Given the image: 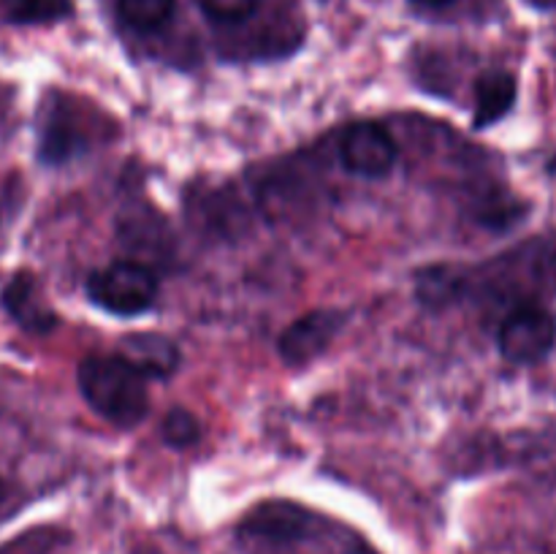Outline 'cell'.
Segmentation results:
<instances>
[{
  "label": "cell",
  "instance_id": "obj_1",
  "mask_svg": "<svg viewBox=\"0 0 556 554\" xmlns=\"http://www.w3.org/2000/svg\"><path fill=\"white\" fill-rule=\"evenodd\" d=\"M76 380L87 405L114 427L130 429L147 416V378L119 353L87 356L76 369Z\"/></svg>",
  "mask_w": 556,
  "mask_h": 554
},
{
  "label": "cell",
  "instance_id": "obj_2",
  "mask_svg": "<svg viewBox=\"0 0 556 554\" xmlns=\"http://www.w3.org/2000/svg\"><path fill=\"white\" fill-rule=\"evenodd\" d=\"M87 297L114 315H139L155 304L157 277L136 261H117L87 277Z\"/></svg>",
  "mask_w": 556,
  "mask_h": 554
},
{
  "label": "cell",
  "instance_id": "obj_3",
  "mask_svg": "<svg viewBox=\"0 0 556 554\" xmlns=\"http://www.w3.org/2000/svg\"><path fill=\"white\" fill-rule=\"evenodd\" d=\"M556 320L546 307L525 304L503 320L497 335L500 353L514 364H538L552 353Z\"/></svg>",
  "mask_w": 556,
  "mask_h": 554
},
{
  "label": "cell",
  "instance_id": "obj_4",
  "mask_svg": "<svg viewBox=\"0 0 556 554\" xmlns=\"http://www.w3.org/2000/svg\"><path fill=\"white\" fill-rule=\"evenodd\" d=\"M348 315L342 310H313V313L302 315L293 320L277 340V351H280L286 364H307L318 358L326 348L331 345L340 329L345 326Z\"/></svg>",
  "mask_w": 556,
  "mask_h": 554
},
{
  "label": "cell",
  "instance_id": "obj_5",
  "mask_svg": "<svg viewBox=\"0 0 556 554\" xmlns=\"http://www.w3.org/2000/svg\"><path fill=\"white\" fill-rule=\"evenodd\" d=\"M342 163L358 177L378 179L394 168L396 144L380 125L356 123L345 130L340 144Z\"/></svg>",
  "mask_w": 556,
  "mask_h": 554
},
{
  "label": "cell",
  "instance_id": "obj_6",
  "mask_svg": "<svg viewBox=\"0 0 556 554\" xmlns=\"http://www.w3.org/2000/svg\"><path fill=\"white\" fill-rule=\"evenodd\" d=\"M125 362L134 364L144 378H168L179 364V351L168 337L155 331H139L119 340L117 348Z\"/></svg>",
  "mask_w": 556,
  "mask_h": 554
},
{
  "label": "cell",
  "instance_id": "obj_7",
  "mask_svg": "<svg viewBox=\"0 0 556 554\" xmlns=\"http://www.w3.org/2000/svg\"><path fill=\"white\" fill-rule=\"evenodd\" d=\"M516 92V76L508 71H483L476 79V114H472V128L483 130L489 125L500 123L505 114L514 109Z\"/></svg>",
  "mask_w": 556,
  "mask_h": 554
},
{
  "label": "cell",
  "instance_id": "obj_8",
  "mask_svg": "<svg viewBox=\"0 0 556 554\" xmlns=\"http://www.w3.org/2000/svg\"><path fill=\"white\" fill-rule=\"evenodd\" d=\"M3 304L5 310L14 315L16 324L36 331V335L52 331L54 326H58V315H54L47 304L38 302V286L30 275H16L14 280L5 286Z\"/></svg>",
  "mask_w": 556,
  "mask_h": 554
},
{
  "label": "cell",
  "instance_id": "obj_9",
  "mask_svg": "<svg viewBox=\"0 0 556 554\" xmlns=\"http://www.w3.org/2000/svg\"><path fill=\"white\" fill-rule=\"evenodd\" d=\"M465 288V277L459 275V269L443 264V266H427V269L418 272L416 277V293L421 299L424 307L440 310L445 304L456 302Z\"/></svg>",
  "mask_w": 556,
  "mask_h": 554
},
{
  "label": "cell",
  "instance_id": "obj_10",
  "mask_svg": "<svg viewBox=\"0 0 556 554\" xmlns=\"http://www.w3.org/2000/svg\"><path fill=\"white\" fill-rule=\"evenodd\" d=\"M74 14L71 0H3V16L14 25H49Z\"/></svg>",
  "mask_w": 556,
  "mask_h": 554
},
{
  "label": "cell",
  "instance_id": "obj_11",
  "mask_svg": "<svg viewBox=\"0 0 556 554\" xmlns=\"http://www.w3.org/2000/svg\"><path fill=\"white\" fill-rule=\"evenodd\" d=\"M119 16L136 30H157L174 14V0H117Z\"/></svg>",
  "mask_w": 556,
  "mask_h": 554
},
{
  "label": "cell",
  "instance_id": "obj_12",
  "mask_svg": "<svg viewBox=\"0 0 556 554\" xmlns=\"http://www.w3.org/2000/svg\"><path fill=\"white\" fill-rule=\"evenodd\" d=\"M161 435L166 440V445H172V449H188V445L199 443L201 438L199 418L190 411H185V407H174L163 418Z\"/></svg>",
  "mask_w": 556,
  "mask_h": 554
},
{
  "label": "cell",
  "instance_id": "obj_13",
  "mask_svg": "<svg viewBox=\"0 0 556 554\" xmlns=\"http://www.w3.org/2000/svg\"><path fill=\"white\" fill-rule=\"evenodd\" d=\"M201 3H204V11L212 20L233 25V22L248 20L255 5H258V0H201Z\"/></svg>",
  "mask_w": 556,
  "mask_h": 554
},
{
  "label": "cell",
  "instance_id": "obj_14",
  "mask_svg": "<svg viewBox=\"0 0 556 554\" xmlns=\"http://www.w3.org/2000/svg\"><path fill=\"white\" fill-rule=\"evenodd\" d=\"M416 3H421V5H445V3H451V0H416Z\"/></svg>",
  "mask_w": 556,
  "mask_h": 554
}]
</instances>
